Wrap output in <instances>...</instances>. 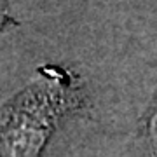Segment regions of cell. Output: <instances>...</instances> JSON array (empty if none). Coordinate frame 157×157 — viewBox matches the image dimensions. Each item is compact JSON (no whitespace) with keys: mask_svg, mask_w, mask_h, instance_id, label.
<instances>
[{"mask_svg":"<svg viewBox=\"0 0 157 157\" xmlns=\"http://www.w3.org/2000/svg\"><path fill=\"white\" fill-rule=\"evenodd\" d=\"M70 101L59 80L35 82L0 117V157H39L58 115Z\"/></svg>","mask_w":157,"mask_h":157,"instance_id":"cell-1","label":"cell"},{"mask_svg":"<svg viewBox=\"0 0 157 157\" xmlns=\"http://www.w3.org/2000/svg\"><path fill=\"white\" fill-rule=\"evenodd\" d=\"M133 152L138 157L157 155V94L145 117L141 119L140 131L133 143Z\"/></svg>","mask_w":157,"mask_h":157,"instance_id":"cell-2","label":"cell"}]
</instances>
